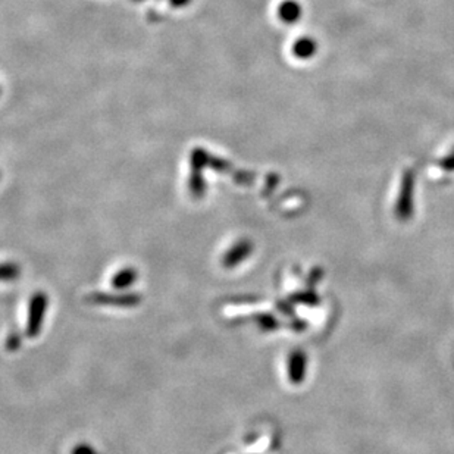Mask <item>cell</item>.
<instances>
[{
	"label": "cell",
	"instance_id": "cell-5",
	"mask_svg": "<svg viewBox=\"0 0 454 454\" xmlns=\"http://www.w3.org/2000/svg\"><path fill=\"white\" fill-rule=\"evenodd\" d=\"M306 371H308V354L300 349L291 351L289 356V363H287L290 383L296 385L301 384L306 380Z\"/></svg>",
	"mask_w": 454,
	"mask_h": 454
},
{
	"label": "cell",
	"instance_id": "cell-10",
	"mask_svg": "<svg viewBox=\"0 0 454 454\" xmlns=\"http://www.w3.org/2000/svg\"><path fill=\"white\" fill-rule=\"evenodd\" d=\"M256 322L260 330L263 331H275L278 328V320L274 315L269 313H260L256 316Z\"/></svg>",
	"mask_w": 454,
	"mask_h": 454
},
{
	"label": "cell",
	"instance_id": "cell-1",
	"mask_svg": "<svg viewBox=\"0 0 454 454\" xmlns=\"http://www.w3.org/2000/svg\"><path fill=\"white\" fill-rule=\"evenodd\" d=\"M414 173L412 169H407L400 182V192L399 196H397L394 214L395 218L400 219L402 222L409 221L414 212Z\"/></svg>",
	"mask_w": 454,
	"mask_h": 454
},
{
	"label": "cell",
	"instance_id": "cell-2",
	"mask_svg": "<svg viewBox=\"0 0 454 454\" xmlns=\"http://www.w3.org/2000/svg\"><path fill=\"white\" fill-rule=\"evenodd\" d=\"M49 308V297L43 291H37L30 298L28 305V319H27V335L35 338L43 328L45 315Z\"/></svg>",
	"mask_w": 454,
	"mask_h": 454
},
{
	"label": "cell",
	"instance_id": "cell-7",
	"mask_svg": "<svg viewBox=\"0 0 454 454\" xmlns=\"http://www.w3.org/2000/svg\"><path fill=\"white\" fill-rule=\"evenodd\" d=\"M318 52V43L310 37H301L293 46V53L297 59H310Z\"/></svg>",
	"mask_w": 454,
	"mask_h": 454
},
{
	"label": "cell",
	"instance_id": "cell-11",
	"mask_svg": "<svg viewBox=\"0 0 454 454\" xmlns=\"http://www.w3.org/2000/svg\"><path fill=\"white\" fill-rule=\"evenodd\" d=\"M293 301L300 303V305H310L315 306L319 303V297L315 291H300L291 297Z\"/></svg>",
	"mask_w": 454,
	"mask_h": 454
},
{
	"label": "cell",
	"instance_id": "cell-14",
	"mask_svg": "<svg viewBox=\"0 0 454 454\" xmlns=\"http://www.w3.org/2000/svg\"><path fill=\"white\" fill-rule=\"evenodd\" d=\"M72 454H94V450L88 444H80L72 450Z\"/></svg>",
	"mask_w": 454,
	"mask_h": 454
},
{
	"label": "cell",
	"instance_id": "cell-13",
	"mask_svg": "<svg viewBox=\"0 0 454 454\" xmlns=\"http://www.w3.org/2000/svg\"><path fill=\"white\" fill-rule=\"evenodd\" d=\"M444 169H447V171H454V151H451V153L448 156H446L441 163H440Z\"/></svg>",
	"mask_w": 454,
	"mask_h": 454
},
{
	"label": "cell",
	"instance_id": "cell-3",
	"mask_svg": "<svg viewBox=\"0 0 454 454\" xmlns=\"http://www.w3.org/2000/svg\"><path fill=\"white\" fill-rule=\"evenodd\" d=\"M143 297L134 293H120V294H107V293H93L87 297V301L91 305L99 306H112V308H137L141 303Z\"/></svg>",
	"mask_w": 454,
	"mask_h": 454
},
{
	"label": "cell",
	"instance_id": "cell-4",
	"mask_svg": "<svg viewBox=\"0 0 454 454\" xmlns=\"http://www.w3.org/2000/svg\"><path fill=\"white\" fill-rule=\"evenodd\" d=\"M253 250H255L253 241L249 238H243V240L237 241L233 248L223 255L222 264L226 269H233V268L238 267V264L241 262H244L245 259H249L250 255L253 253Z\"/></svg>",
	"mask_w": 454,
	"mask_h": 454
},
{
	"label": "cell",
	"instance_id": "cell-8",
	"mask_svg": "<svg viewBox=\"0 0 454 454\" xmlns=\"http://www.w3.org/2000/svg\"><path fill=\"white\" fill-rule=\"evenodd\" d=\"M137 271L134 268H124L112 277V287L117 290H127L137 281Z\"/></svg>",
	"mask_w": 454,
	"mask_h": 454
},
{
	"label": "cell",
	"instance_id": "cell-15",
	"mask_svg": "<svg viewBox=\"0 0 454 454\" xmlns=\"http://www.w3.org/2000/svg\"><path fill=\"white\" fill-rule=\"evenodd\" d=\"M171 4L175 6H185L187 4H190V0H171Z\"/></svg>",
	"mask_w": 454,
	"mask_h": 454
},
{
	"label": "cell",
	"instance_id": "cell-6",
	"mask_svg": "<svg viewBox=\"0 0 454 454\" xmlns=\"http://www.w3.org/2000/svg\"><path fill=\"white\" fill-rule=\"evenodd\" d=\"M278 18L284 24H296L301 18V6L297 0H284L282 4L278 5Z\"/></svg>",
	"mask_w": 454,
	"mask_h": 454
},
{
	"label": "cell",
	"instance_id": "cell-12",
	"mask_svg": "<svg viewBox=\"0 0 454 454\" xmlns=\"http://www.w3.org/2000/svg\"><path fill=\"white\" fill-rule=\"evenodd\" d=\"M20 346H21V337L18 335L16 332L9 334V337L6 339V349L9 351H15V350L20 349Z\"/></svg>",
	"mask_w": 454,
	"mask_h": 454
},
{
	"label": "cell",
	"instance_id": "cell-9",
	"mask_svg": "<svg viewBox=\"0 0 454 454\" xmlns=\"http://www.w3.org/2000/svg\"><path fill=\"white\" fill-rule=\"evenodd\" d=\"M21 277L20 264L15 262L0 263V282H12Z\"/></svg>",
	"mask_w": 454,
	"mask_h": 454
}]
</instances>
